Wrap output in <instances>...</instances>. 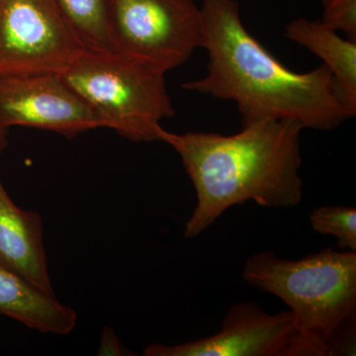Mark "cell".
<instances>
[{
  "mask_svg": "<svg viewBox=\"0 0 356 356\" xmlns=\"http://www.w3.org/2000/svg\"><path fill=\"white\" fill-rule=\"evenodd\" d=\"M201 47L207 74L185 90L236 103L242 126L291 120L303 129L332 131L355 117L341 100L331 70L321 65L299 74L287 69L245 29L236 0H203Z\"/></svg>",
  "mask_w": 356,
  "mask_h": 356,
  "instance_id": "obj_1",
  "label": "cell"
},
{
  "mask_svg": "<svg viewBox=\"0 0 356 356\" xmlns=\"http://www.w3.org/2000/svg\"><path fill=\"white\" fill-rule=\"evenodd\" d=\"M304 129L291 120H264L231 136L177 134L163 127L195 188L197 204L185 224L194 238L233 206L248 201L267 208H293L303 197L300 139Z\"/></svg>",
  "mask_w": 356,
  "mask_h": 356,
  "instance_id": "obj_2",
  "label": "cell"
},
{
  "mask_svg": "<svg viewBox=\"0 0 356 356\" xmlns=\"http://www.w3.org/2000/svg\"><path fill=\"white\" fill-rule=\"evenodd\" d=\"M242 275L282 300L323 355H355L356 252L325 248L291 261L267 250L248 257Z\"/></svg>",
  "mask_w": 356,
  "mask_h": 356,
  "instance_id": "obj_3",
  "label": "cell"
},
{
  "mask_svg": "<svg viewBox=\"0 0 356 356\" xmlns=\"http://www.w3.org/2000/svg\"><path fill=\"white\" fill-rule=\"evenodd\" d=\"M60 74L102 128L134 142L159 140L161 122L175 115L165 74L119 51L84 50Z\"/></svg>",
  "mask_w": 356,
  "mask_h": 356,
  "instance_id": "obj_4",
  "label": "cell"
},
{
  "mask_svg": "<svg viewBox=\"0 0 356 356\" xmlns=\"http://www.w3.org/2000/svg\"><path fill=\"white\" fill-rule=\"evenodd\" d=\"M119 53L166 74L201 47L202 17L194 0H112Z\"/></svg>",
  "mask_w": 356,
  "mask_h": 356,
  "instance_id": "obj_5",
  "label": "cell"
},
{
  "mask_svg": "<svg viewBox=\"0 0 356 356\" xmlns=\"http://www.w3.org/2000/svg\"><path fill=\"white\" fill-rule=\"evenodd\" d=\"M144 355L324 356L291 311L269 315L254 302L232 306L213 336L172 346L149 344Z\"/></svg>",
  "mask_w": 356,
  "mask_h": 356,
  "instance_id": "obj_6",
  "label": "cell"
},
{
  "mask_svg": "<svg viewBox=\"0 0 356 356\" xmlns=\"http://www.w3.org/2000/svg\"><path fill=\"white\" fill-rule=\"evenodd\" d=\"M83 51L53 0H0V74H62Z\"/></svg>",
  "mask_w": 356,
  "mask_h": 356,
  "instance_id": "obj_7",
  "label": "cell"
},
{
  "mask_svg": "<svg viewBox=\"0 0 356 356\" xmlns=\"http://www.w3.org/2000/svg\"><path fill=\"white\" fill-rule=\"evenodd\" d=\"M13 126L67 138L102 128L97 115L57 72L0 74V129Z\"/></svg>",
  "mask_w": 356,
  "mask_h": 356,
  "instance_id": "obj_8",
  "label": "cell"
},
{
  "mask_svg": "<svg viewBox=\"0 0 356 356\" xmlns=\"http://www.w3.org/2000/svg\"><path fill=\"white\" fill-rule=\"evenodd\" d=\"M0 266L19 274L40 289L55 295L38 212L14 203L0 179Z\"/></svg>",
  "mask_w": 356,
  "mask_h": 356,
  "instance_id": "obj_9",
  "label": "cell"
},
{
  "mask_svg": "<svg viewBox=\"0 0 356 356\" xmlns=\"http://www.w3.org/2000/svg\"><path fill=\"white\" fill-rule=\"evenodd\" d=\"M0 315L58 336L70 334L77 323V313L72 307L3 266H0Z\"/></svg>",
  "mask_w": 356,
  "mask_h": 356,
  "instance_id": "obj_10",
  "label": "cell"
},
{
  "mask_svg": "<svg viewBox=\"0 0 356 356\" xmlns=\"http://www.w3.org/2000/svg\"><path fill=\"white\" fill-rule=\"evenodd\" d=\"M284 36L304 47L331 70L339 96L356 114V42L343 38L321 21L297 18L286 26Z\"/></svg>",
  "mask_w": 356,
  "mask_h": 356,
  "instance_id": "obj_11",
  "label": "cell"
},
{
  "mask_svg": "<svg viewBox=\"0 0 356 356\" xmlns=\"http://www.w3.org/2000/svg\"><path fill=\"white\" fill-rule=\"evenodd\" d=\"M84 50L117 51L111 28L112 0H53Z\"/></svg>",
  "mask_w": 356,
  "mask_h": 356,
  "instance_id": "obj_12",
  "label": "cell"
},
{
  "mask_svg": "<svg viewBox=\"0 0 356 356\" xmlns=\"http://www.w3.org/2000/svg\"><path fill=\"white\" fill-rule=\"evenodd\" d=\"M309 219L314 231L334 236L343 250L356 252L355 208L323 206L312 211Z\"/></svg>",
  "mask_w": 356,
  "mask_h": 356,
  "instance_id": "obj_13",
  "label": "cell"
},
{
  "mask_svg": "<svg viewBox=\"0 0 356 356\" xmlns=\"http://www.w3.org/2000/svg\"><path fill=\"white\" fill-rule=\"evenodd\" d=\"M324 13L321 22L346 38L356 42V0H321Z\"/></svg>",
  "mask_w": 356,
  "mask_h": 356,
  "instance_id": "obj_14",
  "label": "cell"
},
{
  "mask_svg": "<svg viewBox=\"0 0 356 356\" xmlns=\"http://www.w3.org/2000/svg\"><path fill=\"white\" fill-rule=\"evenodd\" d=\"M97 355L100 356H124L132 355L130 351L121 343L120 339L115 334L112 327H103L102 336H100L99 348Z\"/></svg>",
  "mask_w": 356,
  "mask_h": 356,
  "instance_id": "obj_15",
  "label": "cell"
},
{
  "mask_svg": "<svg viewBox=\"0 0 356 356\" xmlns=\"http://www.w3.org/2000/svg\"><path fill=\"white\" fill-rule=\"evenodd\" d=\"M7 136H8V130L0 129V153H2V151L6 149L7 144H8Z\"/></svg>",
  "mask_w": 356,
  "mask_h": 356,
  "instance_id": "obj_16",
  "label": "cell"
}]
</instances>
